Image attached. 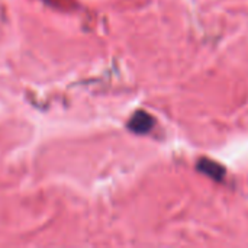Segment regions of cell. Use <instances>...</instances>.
I'll return each instance as SVG.
<instances>
[{
  "instance_id": "6da1fadb",
  "label": "cell",
  "mask_w": 248,
  "mask_h": 248,
  "mask_svg": "<svg viewBox=\"0 0 248 248\" xmlns=\"http://www.w3.org/2000/svg\"><path fill=\"white\" fill-rule=\"evenodd\" d=\"M153 125H154V119L145 112H137L129 121V129H132L137 134H145L153 128Z\"/></svg>"
},
{
  "instance_id": "7a4b0ae2",
  "label": "cell",
  "mask_w": 248,
  "mask_h": 248,
  "mask_svg": "<svg viewBox=\"0 0 248 248\" xmlns=\"http://www.w3.org/2000/svg\"><path fill=\"white\" fill-rule=\"evenodd\" d=\"M199 170L205 171L206 174H209V176H212L215 179H221L224 176V170L219 166H217L215 163H211L208 160H203V161L199 163Z\"/></svg>"
}]
</instances>
